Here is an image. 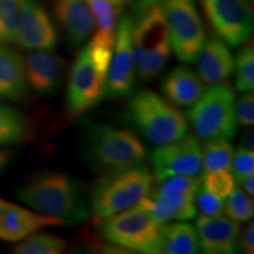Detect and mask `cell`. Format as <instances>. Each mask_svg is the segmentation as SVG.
<instances>
[{
  "mask_svg": "<svg viewBox=\"0 0 254 254\" xmlns=\"http://www.w3.org/2000/svg\"><path fill=\"white\" fill-rule=\"evenodd\" d=\"M234 178L253 173L254 171V154L252 150L239 147L233 154L231 163Z\"/></svg>",
  "mask_w": 254,
  "mask_h": 254,
  "instance_id": "obj_33",
  "label": "cell"
},
{
  "mask_svg": "<svg viewBox=\"0 0 254 254\" xmlns=\"http://www.w3.org/2000/svg\"><path fill=\"white\" fill-rule=\"evenodd\" d=\"M58 39V30L44 6L24 0L17 44L26 50H52Z\"/></svg>",
  "mask_w": 254,
  "mask_h": 254,
  "instance_id": "obj_14",
  "label": "cell"
},
{
  "mask_svg": "<svg viewBox=\"0 0 254 254\" xmlns=\"http://www.w3.org/2000/svg\"><path fill=\"white\" fill-rule=\"evenodd\" d=\"M236 86L240 92H251L254 88V51L253 45H247L240 50L234 60Z\"/></svg>",
  "mask_w": 254,
  "mask_h": 254,
  "instance_id": "obj_28",
  "label": "cell"
},
{
  "mask_svg": "<svg viewBox=\"0 0 254 254\" xmlns=\"http://www.w3.org/2000/svg\"><path fill=\"white\" fill-rule=\"evenodd\" d=\"M195 62L196 74L207 85L222 84L234 69V59L228 45L218 37L205 39Z\"/></svg>",
  "mask_w": 254,
  "mask_h": 254,
  "instance_id": "obj_18",
  "label": "cell"
},
{
  "mask_svg": "<svg viewBox=\"0 0 254 254\" xmlns=\"http://www.w3.org/2000/svg\"><path fill=\"white\" fill-rule=\"evenodd\" d=\"M160 4L170 33L171 50L180 62H195L206 39L195 0H160Z\"/></svg>",
  "mask_w": 254,
  "mask_h": 254,
  "instance_id": "obj_9",
  "label": "cell"
},
{
  "mask_svg": "<svg viewBox=\"0 0 254 254\" xmlns=\"http://www.w3.org/2000/svg\"><path fill=\"white\" fill-rule=\"evenodd\" d=\"M237 249H240L244 253L252 254L254 252V224L250 222L243 232L240 231L238 237Z\"/></svg>",
  "mask_w": 254,
  "mask_h": 254,
  "instance_id": "obj_34",
  "label": "cell"
},
{
  "mask_svg": "<svg viewBox=\"0 0 254 254\" xmlns=\"http://www.w3.org/2000/svg\"><path fill=\"white\" fill-rule=\"evenodd\" d=\"M110 1H112L113 4L120 6V7H123L124 4H125V0H110Z\"/></svg>",
  "mask_w": 254,
  "mask_h": 254,
  "instance_id": "obj_39",
  "label": "cell"
},
{
  "mask_svg": "<svg viewBox=\"0 0 254 254\" xmlns=\"http://www.w3.org/2000/svg\"><path fill=\"white\" fill-rule=\"evenodd\" d=\"M200 183L204 189L224 199L236 189V179L228 170L206 171L202 178H200Z\"/></svg>",
  "mask_w": 254,
  "mask_h": 254,
  "instance_id": "obj_30",
  "label": "cell"
},
{
  "mask_svg": "<svg viewBox=\"0 0 254 254\" xmlns=\"http://www.w3.org/2000/svg\"><path fill=\"white\" fill-rule=\"evenodd\" d=\"M64 225H66V221H64L63 219L39 213V212H32L30 209L6 201L0 239L5 241H19L43 228L64 226Z\"/></svg>",
  "mask_w": 254,
  "mask_h": 254,
  "instance_id": "obj_17",
  "label": "cell"
},
{
  "mask_svg": "<svg viewBox=\"0 0 254 254\" xmlns=\"http://www.w3.org/2000/svg\"><path fill=\"white\" fill-rule=\"evenodd\" d=\"M97 26L92 40L106 46H114L118 15L123 7L110 0H85Z\"/></svg>",
  "mask_w": 254,
  "mask_h": 254,
  "instance_id": "obj_23",
  "label": "cell"
},
{
  "mask_svg": "<svg viewBox=\"0 0 254 254\" xmlns=\"http://www.w3.org/2000/svg\"><path fill=\"white\" fill-rule=\"evenodd\" d=\"M224 201V211L226 217L236 222L250 221L254 214V204L247 192L234 189Z\"/></svg>",
  "mask_w": 254,
  "mask_h": 254,
  "instance_id": "obj_29",
  "label": "cell"
},
{
  "mask_svg": "<svg viewBox=\"0 0 254 254\" xmlns=\"http://www.w3.org/2000/svg\"><path fill=\"white\" fill-rule=\"evenodd\" d=\"M233 154V147L228 140H207L201 148L202 168L205 171L230 170Z\"/></svg>",
  "mask_w": 254,
  "mask_h": 254,
  "instance_id": "obj_27",
  "label": "cell"
},
{
  "mask_svg": "<svg viewBox=\"0 0 254 254\" xmlns=\"http://www.w3.org/2000/svg\"><path fill=\"white\" fill-rule=\"evenodd\" d=\"M200 249L207 254H231L237 250L240 227L224 215H201L196 220Z\"/></svg>",
  "mask_w": 254,
  "mask_h": 254,
  "instance_id": "obj_16",
  "label": "cell"
},
{
  "mask_svg": "<svg viewBox=\"0 0 254 254\" xmlns=\"http://www.w3.org/2000/svg\"><path fill=\"white\" fill-rule=\"evenodd\" d=\"M135 80L132 47V20L129 14L120 18L116 31L112 58L105 81L104 95L110 99H122L132 93Z\"/></svg>",
  "mask_w": 254,
  "mask_h": 254,
  "instance_id": "obj_12",
  "label": "cell"
},
{
  "mask_svg": "<svg viewBox=\"0 0 254 254\" xmlns=\"http://www.w3.org/2000/svg\"><path fill=\"white\" fill-rule=\"evenodd\" d=\"M202 9L218 38L228 46L247 43L253 33V12L249 0H201Z\"/></svg>",
  "mask_w": 254,
  "mask_h": 254,
  "instance_id": "obj_11",
  "label": "cell"
},
{
  "mask_svg": "<svg viewBox=\"0 0 254 254\" xmlns=\"http://www.w3.org/2000/svg\"><path fill=\"white\" fill-rule=\"evenodd\" d=\"M200 186L198 176L165 178L136 206L147 212L159 225L172 220H190L196 214L194 199Z\"/></svg>",
  "mask_w": 254,
  "mask_h": 254,
  "instance_id": "obj_7",
  "label": "cell"
},
{
  "mask_svg": "<svg viewBox=\"0 0 254 254\" xmlns=\"http://www.w3.org/2000/svg\"><path fill=\"white\" fill-rule=\"evenodd\" d=\"M13 153L8 150H0V172L5 170V167L11 163Z\"/></svg>",
  "mask_w": 254,
  "mask_h": 254,
  "instance_id": "obj_37",
  "label": "cell"
},
{
  "mask_svg": "<svg viewBox=\"0 0 254 254\" xmlns=\"http://www.w3.org/2000/svg\"><path fill=\"white\" fill-rule=\"evenodd\" d=\"M24 0H0V43L17 44Z\"/></svg>",
  "mask_w": 254,
  "mask_h": 254,
  "instance_id": "obj_25",
  "label": "cell"
},
{
  "mask_svg": "<svg viewBox=\"0 0 254 254\" xmlns=\"http://www.w3.org/2000/svg\"><path fill=\"white\" fill-rule=\"evenodd\" d=\"M194 205L195 209L199 211L201 215L212 217V215L222 213V211H224V198L209 192L204 187L201 189V186H200L195 194Z\"/></svg>",
  "mask_w": 254,
  "mask_h": 254,
  "instance_id": "obj_31",
  "label": "cell"
},
{
  "mask_svg": "<svg viewBox=\"0 0 254 254\" xmlns=\"http://www.w3.org/2000/svg\"><path fill=\"white\" fill-rule=\"evenodd\" d=\"M190 106L186 119L198 138L230 141L236 135V95L230 84L211 85Z\"/></svg>",
  "mask_w": 254,
  "mask_h": 254,
  "instance_id": "obj_6",
  "label": "cell"
},
{
  "mask_svg": "<svg viewBox=\"0 0 254 254\" xmlns=\"http://www.w3.org/2000/svg\"><path fill=\"white\" fill-rule=\"evenodd\" d=\"M18 198L39 213L77 224L90 217V208L72 178L59 172L33 177L18 190Z\"/></svg>",
  "mask_w": 254,
  "mask_h": 254,
  "instance_id": "obj_2",
  "label": "cell"
},
{
  "mask_svg": "<svg viewBox=\"0 0 254 254\" xmlns=\"http://www.w3.org/2000/svg\"><path fill=\"white\" fill-rule=\"evenodd\" d=\"M253 91L245 92V94L236 103V117L238 125L252 127L254 124V97Z\"/></svg>",
  "mask_w": 254,
  "mask_h": 254,
  "instance_id": "obj_32",
  "label": "cell"
},
{
  "mask_svg": "<svg viewBox=\"0 0 254 254\" xmlns=\"http://www.w3.org/2000/svg\"><path fill=\"white\" fill-rule=\"evenodd\" d=\"M5 206H6L5 200L0 199V231H1V225H2V218H4Z\"/></svg>",
  "mask_w": 254,
  "mask_h": 254,
  "instance_id": "obj_38",
  "label": "cell"
},
{
  "mask_svg": "<svg viewBox=\"0 0 254 254\" xmlns=\"http://www.w3.org/2000/svg\"><path fill=\"white\" fill-rule=\"evenodd\" d=\"M107 73L92 59L87 46L80 51L69 74L66 93V116L74 120L84 116L104 97Z\"/></svg>",
  "mask_w": 254,
  "mask_h": 254,
  "instance_id": "obj_10",
  "label": "cell"
},
{
  "mask_svg": "<svg viewBox=\"0 0 254 254\" xmlns=\"http://www.w3.org/2000/svg\"><path fill=\"white\" fill-rule=\"evenodd\" d=\"M234 179H236V182L239 184V185L243 187V189L245 190L251 196L254 194V177H253V173L246 174V176L237 177V178H234Z\"/></svg>",
  "mask_w": 254,
  "mask_h": 254,
  "instance_id": "obj_35",
  "label": "cell"
},
{
  "mask_svg": "<svg viewBox=\"0 0 254 254\" xmlns=\"http://www.w3.org/2000/svg\"><path fill=\"white\" fill-rule=\"evenodd\" d=\"M200 250L195 228L187 222H174L161 226L160 253L194 254Z\"/></svg>",
  "mask_w": 254,
  "mask_h": 254,
  "instance_id": "obj_22",
  "label": "cell"
},
{
  "mask_svg": "<svg viewBox=\"0 0 254 254\" xmlns=\"http://www.w3.org/2000/svg\"><path fill=\"white\" fill-rule=\"evenodd\" d=\"M32 135L30 122L19 111L0 104V145L28 140Z\"/></svg>",
  "mask_w": 254,
  "mask_h": 254,
  "instance_id": "obj_24",
  "label": "cell"
},
{
  "mask_svg": "<svg viewBox=\"0 0 254 254\" xmlns=\"http://www.w3.org/2000/svg\"><path fill=\"white\" fill-rule=\"evenodd\" d=\"M27 87L24 58L7 44L0 43V99H23Z\"/></svg>",
  "mask_w": 254,
  "mask_h": 254,
  "instance_id": "obj_21",
  "label": "cell"
},
{
  "mask_svg": "<svg viewBox=\"0 0 254 254\" xmlns=\"http://www.w3.org/2000/svg\"><path fill=\"white\" fill-rule=\"evenodd\" d=\"M155 178L144 164L106 171L92 190L91 212L98 220L135 207L150 194Z\"/></svg>",
  "mask_w": 254,
  "mask_h": 254,
  "instance_id": "obj_3",
  "label": "cell"
},
{
  "mask_svg": "<svg viewBox=\"0 0 254 254\" xmlns=\"http://www.w3.org/2000/svg\"><path fill=\"white\" fill-rule=\"evenodd\" d=\"M157 180L173 176H199L202 170L201 146L195 136L187 134L179 140L157 146L151 153Z\"/></svg>",
  "mask_w": 254,
  "mask_h": 254,
  "instance_id": "obj_13",
  "label": "cell"
},
{
  "mask_svg": "<svg viewBox=\"0 0 254 254\" xmlns=\"http://www.w3.org/2000/svg\"><path fill=\"white\" fill-rule=\"evenodd\" d=\"M126 119L145 140L154 146L189 134V122L176 105L151 90L136 91L126 107Z\"/></svg>",
  "mask_w": 254,
  "mask_h": 254,
  "instance_id": "obj_4",
  "label": "cell"
},
{
  "mask_svg": "<svg viewBox=\"0 0 254 254\" xmlns=\"http://www.w3.org/2000/svg\"><path fill=\"white\" fill-rule=\"evenodd\" d=\"M136 0H125V2H134Z\"/></svg>",
  "mask_w": 254,
  "mask_h": 254,
  "instance_id": "obj_40",
  "label": "cell"
},
{
  "mask_svg": "<svg viewBox=\"0 0 254 254\" xmlns=\"http://www.w3.org/2000/svg\"><path fill=\"white\" fill-rule=\"evenodd\" d=\"M99 221L100 234L111 245L140 253H160L163 225L138 206Z\"/></svg>",
  "mask_w": 254,
  "mask_h": 254,
  "instance_id": "obj_8",
  "label": "cell"
},
{
  "mask_svg": "<svg viewBox=\"0 0 254 254\" xmlns=\"http://www.w3.org/2000/svg\"><path fill=\"white\" fill-rule=\"evenodd\" d=\"M27 85L43 95L56 93L64 71L65 60L52 50H31L24 59Z\"/></svg>",
  "mask_w": 254,
  "mask_h": 254,
  "instance_id": "obj_15",
  "label": "cell"
},
{
  "mask_svg": "<svg viewBox=\"0 0 254 254\" xmlns=\"http://www.w3.org/2000/svg\"><path fill=\"white\" fill-rule=\"evenodd\" d=\"M84 154L88 166L103 172L144 163L147 157L134 131L101 123L86 126Z\"/></svg>",
  "mask_w": 254,
  "mask_h": 254,
  "instance_id": "obj_5",
  "label": "cell"
},
{
  "mask_svg": "<svg viewBox=\"0 0 254 254\" xmlns=\"http://www.w3.org/2000/svg\"><path fill=\"white\" fill-rule=\"evenodd\" d=\"M240 147L247 148V150H252L254 148V138L252 129H247L240 136Z\"/></svg>",
  "mask_w": 254,
  "mask_h": 254,
  "instance_id": "obj_36",
  "label": "cell"
},
{
  "mask_svg": "<svg viewBox=\"0 0 254 254\" xmlns=\"http://www.w3.org/2000/svg\"><path fill=\"white\" fill-rule=\"evenodd\" d=\"M161 90L168 101L176 106L186 107L201 97L205 92V85L193 69L178 66L164 78Z\"/></svg>",
  "mask_w": 254,
  "mask_h": 254,
  "instance_id": "obj_20",
  "label": "cell"
},
{
  "mask_svg": "<svg viewBox=\"0 0 254 254\" xmlns=\"http://www.w3.org/2000/svg\"><path fill=\"white\" fill-rule=\"evenodd\" d=\"M129 17L135 73L152 80L164 71L172 51L160 0H136Z\"/></svg>",
  "mask_w": 254,
  "mask_h": 254,
  "instance_id": "obj_1",
  "label": "cell"
},
{
  "mask_svg": "<svg viewBox=\"0 0 254 254\" xmlns=\"http://www.w3.org/2000/svg\"><path fill=\"white\" fill-rule=\"evenodd\" d=\"M67 249V244L62 238L49 233L31 234L13 249L18 254H60Z\"/></svg>",
  "mask_w": 254,
  "mask_h": 254,
  "instance_id": "obj_26",
  "label": "cell"
},
{
  "mask_svg": "<svg viewBox=\"0 0 254 254\" xmlns=\"http://www.w3.org/2000/svg\"><path fill=\"white\" fill-rule=\"evenodd\" d=\"M59 24L73 46H80L94 30V20L85 0H55Z\"/></svg>",
  "mask_w": 254,
  "mask_h": 254,
  "instance_id": "obj_19",
  "label": "cell"
}]
</instances>
